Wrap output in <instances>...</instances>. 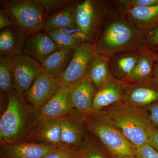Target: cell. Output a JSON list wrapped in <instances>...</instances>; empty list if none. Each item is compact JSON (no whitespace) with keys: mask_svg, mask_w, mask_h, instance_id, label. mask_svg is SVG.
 Returning a JSON list of instances; mask_svg holds the SVG:
<instances>
[{"mask_svg":"<svg viewBox=\"0 0 158 158\" xmlns=\"http://www.w3.org/2000/svg\"><path fill=\"white\" fill-rule=\"evenodd\" d=\"M7 97L8 104L0 119L1 145L31 141L40 119L39 111L15 88Z\"/></svg>","mask_w":158,"mask_h":158,"instance_id":"obj_1","label":"cell"},{"mask_svg":"<svg viewBox=\"0 0 158 158\" xmlns=\"http://www.w3.org/2000/svg\"><path fill=\"white\" fill-rule=\"evenodd\" d=\"M88 132L114 158L135 156V148L105 110L80 116Z\"/></svg>","mask_w":158,"mask_h":158,"instance_id":"obj_2","label":"cell"},{"mask_svg":"<svg viewBox=\"0 0 158 158\" xmlns=\"http://www.w3.org/2000/svg\"><path fill=\"white\" fill-rule=\"evenodd\" d=\"M146 43L143 30L122 20H113L105 27L95 45V52L115 56L125 52L140 49Z\"/></svg>","mask_w":158,"mask_h":158,"instance_id":"obj_3","label":"cell"},{"mask_svg":"<svg viewBox=\"0 0 158 158\" xmlns=\"http://www.w3.org/2000/svg\"><path fill=\"white\" fill-rule=\"evenodd\" d=\"M109 107L105 111L135 148L148 143L153 125L144 108L131 106L124 102Z\"/></svg>","mask_w":158,"mask_h":158,"instance_id":"obj_4","label":"cell"},{"mask_svg":"<svg viewBox=\"0 0 158 158\" xmlns=\"http://www.w3.org/2000/svg\"><path fill=\"white\" fill-rule=\"evenodd\" d=\"M2 4L13 25L27 36L44 30L45 11L39 0H9Z\"/></svg>","mask_w":158,"mask_h":158,"instance_id":"obj_5","label":"cell"},{"mask_svg":"<svg viewBox=\"0 0 158 158\" xmlns=\"http://www.w3.org/2000/svg\"><path fill=\"white\" fill-rule=\"evenodd\" d=\"M94 54L95 45L92 43L85 41L80 44L74 50L68 67L58 78L61 85L71 88L86 78Z\"/></svg>","mask_w":158,"mask_h":158,"instance_id":"obj_6","label":"cell"},{"mask_svg":"<svg viewBox=\"0 0 158 158\" xmlns=\"http://www.w3.org/2000/svg\"><path fill=\"white\" fill-rule=\"evenodd\" d=\"M61 84L58 77L43 73L24 93L26 102L39 111L56 94Z\"/></svg>","mask_w":158,"mask_h":158,"instance_id":"obj_7","label":"cell"},{"mask_svg":"<svg viewBox=\"0 0 158 158\" xmlns=\"http://www.w3.org/2000/svg\"><path fill=\"white\" fill-rule=\"evenodd\" d=\"M15 88L24 93L34 81L43 73L42 64L28 55L23 53L12 58Z\"/></svg>","mask_w":158,"mask_h":158,"instance_id":"obj_8","label":"cell"},{"mask_svg":"<svg viewBox=\"0 0 158 158\" xmlns=\"http://www.w3.org/2000/svg\"><path fill=\"white\" fill-rule=\"evenodd\" d=\"M101 13V6L92 0H85L75 6V23L85 34L88 41L90 42L95 34Z\"/></svg>","mask_w":158,"mask_h":158,"instance_id":"obj_9","label":"cell"},{"mask_svg":"<svg viewBox=\"0 0 158 158\" xmlns=\"http://www.w3.org/2000/svg\"><path fill=\"white\" fill-rule=\"evenodd\" d=\"M79 116H69L62 118L61 146L80 149L89 133Z\"/></svg>","mask_w":158,"mask_h":158,"instance_id":"obj_10","label":"cell"},{"mask_svg":"<svg viewBox=\"0 0 158 158\" xmlns=\"http://www.w3.org/2000/svg\"><path fill=\"white\" fill-rule=\"evenodd\" d=\"M57 148L34 141L2 144L0 158H43Z\"/></svg>","mask_w":158,"mask_h":158,"instance_id":"obj_11","label":"cell"},{"mask_svg":"<svg viewBox=\"0 0 158 158\" xmlns=\"http://www.w3.org/2000/svg\"><path fill=\"white\" fill-rule=\"evenodd\" d=\"M125 85L124 102L134 106L144 108L158 101V87L148 80Z\"/></svg>","mask_w":158,"mask_h":158,"instance_id":"obj_12","label":"cell"},{"mask_svg":"<svg viewBox=\"0 0 158 158\" xmlns=\"http://www.w3.org/2000/svg\"><path fill=\"white\" fill-rule=\"evenodd\" d=\"M73 109L81 115L87 116L93 113L94 98L97 89L88 76L73 88H70Z\"/></svg>","mask_w":158,"mask_h":158,"instance_id":"obj_13","label":"cell"},{"mask_svg":"<svg viewBox=\"0 0 158 158\" xmlns=\"http://www.w3.org/2000/svg\"><path fill=\"white\" fill-rule=\"evenodd\" d=\"M125 85L121 81L113 78L97 90L94 98V112L124 102Z\"/></svg>","mask_w":158,"mask_h":158,"instance_id":"obj_14","label":"cell"},{"mask_svg":"<svg viewBox=\"0 0 158 158\" xmlns=\"http://www.w3.org/2000/svg\"><path fill=\"white\" fill-rule=\"evenodd\" d=\"M59 50L48 34L39 32L27 38L23 53L34 58L42 64L49 56Z\"/></svg>","mask_w":158,"mask_h":158,"instance_id":"obj_15","label":"cell"},{"mask_svg":"<svg viewBox=\"0 0 158 158\" xmlns=\"http://www.w3.org/2000/svg\"><path fill=\"white\" fill-rule=\"evenodd\" d=\"M70 89L61 85L58 92L40 110V118H62L69 116L73 110L70 96Z\"/></svg>","mask_w":158,"mask_h":158,"instance_id":"obj_16","label":"cell"},{"mask_svg":"<svg viewBox=\"0 0 158 158\" xmlns=\"http://www.w3.org/2000/svg\"><path fill=\"white\" fill-rule=\"evenodd\" d=\"M26 35L15 26L1 30L0 32L1 57L13 58L23 53L26 41Z\"/></svg>","mask_w":158,"mask_h":158,"instance_id":"obj_17","label":"cell"},{"mask_svg":"<svg viewBox=\"0 0 158 158\" xmlns=\"http://www.w3.org/2000/svg\"><path fill=\"white\" fill-rule=\"evenodd\" d=\"M62 118H40L31 141L60 147Z\"/></svg>","mask_w":158,"mask_h":158,"instance_id":"obj_18","label":"cell"},{"mask_svg":"<svg viewBox=\"0 0 158 158\" xmlns=\"http://www.w3.org/2000/svg\"><path fill=\"white\" fill-rule=\"evenodd\" d=\"M111 57L95 52L92 59L88 77L93 83L97 90L113 78L109 67Z\"/></svg>","mask_w":158,"mask_h":158,"instance_id":"obj_19","label":"cell"},{"mask_svg":"<svg viewBox=\"0 0 158 158\" xmlns=\"http://www.w3.org/2000/svg\"><path fill=\"white\" fill-rule=\"evenodd\" d=\"M59 50H75L82 42L87 41L84 33L77 27L73 29H61L48 32Z\"/></svg>","mask_w":158,"mask_h":158,"instance_id":"obj_20","label":"cell"},{"mask_svg":"<svg viewBox=\"0 0 158 158\" xmlns=\"http://www.w3.org/2000/svg\"><path fill=\"white\" fill-rule=\"evenodd\" d=\"M141 53L133 51L111 56L109 62L110 72L118 78L127 79L135 67Z\"/></svg>","mask_w":158,"mask_h":158,"instance_id":"obj_21","label":"cell"},{"mask_svg":"<svg viewBox=\"0 0 158 158\" xmlns=\"http://www.w3.org/2000/svg\"><path fill=\"white\" fill-rule=\"evenodd\" d=\"M129 17L134 26L141 30H150L158 23V5L127 9Z\"/></svg>","mask_w":158,"mask_h":158,"instance_id":"obj_22","label":"cell"},{"mask_svg":"<svg viewBox=\"0 0 158 158\" xmlns=\"http://www.w3.org/2000/svg\"><path fill=\"white\" fill-rule=\"evenodd\" d=\"M74 50H59L49 56L42 64L44 73L59 78L68 67Z\"/></svg>","mask_w":158,"mask_h":158,"instance_id":"obj_23","label":"cell"},{"mask_svg":"<svg viewBox=\"0 0 158 158\" xmlns=\"http://www.w3.org/2000/svg\"><path fill=\"white\" fill-rule=\"evenodd\" d=\"M75 7L69 6L55 12L46 19L44 30L49 32L61 29L76 27L74 20Z\"/></svg>","mask_w":158,"mask_h":158,"instance_id":"obj_24","label":"cell"},{"mask_svg":"<svg viewBox=\"0 0 158 158\" xmlns=\"http://www.w3.org/2000/svg\"><path fill=\"white\" fill-rule=\"evenodd\" d=\"M153 61L148 52L141 53L135 67L127 79L134 82L148 80L153 73Z\"/></svg>","mask_w":158,"mask_h":158,"instance_id":"obj_25","label":"cell"},{"mask_svg":"<svg viewBox=\"0 0 158 158\" xmlns=\"http://www.w3.org/2000/svg\"><path fill=\"white\" fill-rule=\"evenodd\" d=\"M12 58L1 57L0 59V90L8 95L15 89Z\"/></svg>","mask_w":158,"mask_h":158,"instance_id":"obj_26","label":"cell"},{"mask_svg":"<svg viewBox=\"0 0 158 158\" xmlns=\"http://www.w3.org/2000/svg\"><path fill=\"white\" fill-rule=\"evenodd\" d=\"M81 148L84 158H107L102 150L100 144L95 137L90 134Z\"/></svg>","mask_w":158,"mask_h":158,"instance_id":"obj_27","label":"cell"},{"mask_svg":"<svg viewBox=\"0 0 158 158\" xmlns=\"http://www.w3.org/2000/svg\"><path fill=\"white\" fill-rule=\"evenodd\" d=\"M43 158H84L81 149L58 147Z\"/></svg>","mask_w":158,"mask_h":158,"instance_id":"obj_28","label":"cell"},{"mask_svg":"<svg viewBox=\"0 0 158 158\" xmlns=\"http://www.w3.org/2000/svg\"><path fill=\"white\" fill-rule=\"evenodd\" d=\"M39 1L47 12L69 7V5L70 2L69 1L63 0H39Z\"/></svg>","mask_w":158,"mask_h":158,"instance_id":"obj_29","label":"cell"},{"mask_svg":"<svg viewBox=\"0 0 158 158\" xmlns=\"http://www.w3.org/2000/svg\"><path fill=\"white\" fill-rule=\"evenodd\" d=\"M135 156L136 158H158V152L147 143L136 148Z\"/></svg>","mask_w":158,"mask_h":158,"instance_id":"obj_30","label":"cell"},{"mask_svg":"<svg viewBox=\"0 0 158 158\" xmlns=\"http://www.w3.org/2000/svg\"><path fill=\"white\" fill-rule=\"evenodd\" d=\"M118 3L127 9L138 7H145L158 5V0H123Z\"/></svg>","mask_w":158,"mask_h":158,"instance_id":"obj_31","label":"cell"},{"mask_svg":"<svg viewBox=\"0 0 158 158\" xmlns=\"http://www.w3.org/2000/svg\"><path fill=\"white\" fill-rule=\"evenodd\" d=\"M154 127L158 128V101L144 108Z\"/></svg>","mask_w":158,"mask_h":158,"instance_id":"obj_32","label":"cell"},{"mask_svg":"<svg viewBox=\"0 0 158 158\" xmlns=\"http://www.w3.org/2000/svg\"><path fill=\"white\" fill-rule=\"evenodd\" d=\"M149 30L146 35V42L150 45L158 46V23Z\"/></svg>","mask_w":158,"mask_h":158,"instance_id":"obj_33","label":"cell"},{"mask_svg":"<svg viewBox=\"0 0 158 158\" xmlns=\"http://www.w3.org/2000/svg\"><path fill=\"white\" fill-rule=\"evenodd\" d=\"M14 26L7 11L4 9H0V29L1 30Z\"/></svg>","mask_w":158,"mask_h":158,"instance_id":"obj_34","label":"cell"},{"mask_svg":"<svg viewBox=\"0 0 158 158\" xmlns=\"http://www.w3.org/2000/svg\"><path fill=\"white\" fill-rule=\"evenodd\" d=\"M148 143L158 152V129L153 126L150 131Z\"/></svg>","mask_w":158,"mask_h":158,"instance_id":"obj_35","label":"cell"},{"mask_svg":"<svg viewBox=\"0 0 158 158\" xmlns=\"http://www.w3.org/2000/svg\"><path fill=\"white\" fill-rule=\"evenodd\" d=\"M153 81L158 85V62H156L154 65V71L153 73Z\"/></svg>","mask_w":158,"mask_h":158,"instance_id":"obj_36","label":"cell"},{"mask_svg":"<svg viewBox=\"0 0 158 158\" xmlns=\"http://www.w3.org/2000/svg\"><path fill=\"white\" fill-rule=\"evenodd\" d=\"M150 56L151 57L152 59H153L154 61L158 62V54L156 53L152 52H148Z\"/></svg>","mask_w":158,"mask_h":158,"instance_id":"obj_37","label":"cell"},{"mask_svg":"<svg viewBox=\"0 0 158 158\" xmlns=\"http://www.w3.org/2000/svg\"><path fill=\"white\" fill-rule=\"evenodd\" d=\"M136 158L135 157V156H134V157H130V158Z\"/></svg>","mask_w":158,"mask_h":158,"instance_id":"obj_38","label":"cell"}]
</instances>
